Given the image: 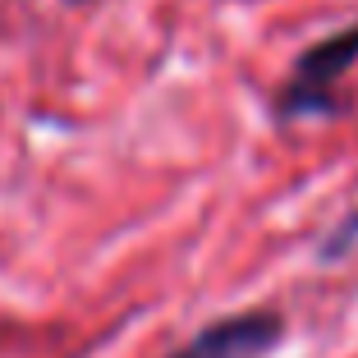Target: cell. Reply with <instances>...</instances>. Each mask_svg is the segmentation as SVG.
I'll return each instance as SVG.
<instances>
[{"label": "cell", "instance_id": "cell-1", "mask_svg": "<svg viewBox=\"0 0 358 358\" xmlns=\"http://www.w3.org/2000/svg\"><path fill=\"white\" fill-rule=\"evenodd\" d=\"M358 60V23L336 37H322L317 46H308L294 60V78L280 92V115H331L336 110V96H331V83L345 74L349 64Z\"/></svg>", "mask_w": 358, "mask_h": 358}, {"label": "cell", "instance_id": "cell-3", "mask_svg": "<svg viewBox=\"0 0 358 358\" xmlns=\"http://www.w3.org/2000/svg\"><path fill=\"white\" fill-rule=\"evenodd\" d=\"M69 5H83V0H69Z\"/></svg>", "mask_w": 358, "mask_h": 358}, {"label": "cell", "instance_id": "cell-2", "mask_svg": "<svg viewBox=\"0 0 358 358\" xmlns=\"http://www.w3.org/2000/svg\"><path fill=\"white\" fill-rule=\"evenodd\" d=\"M285 336L280 313L271 308H248V313H234L211 322L207 331L189 340L184 349H175L170 358H266Z\"/></svg>", "mask_w": 358, "mask_h": 358}]
</instances>
